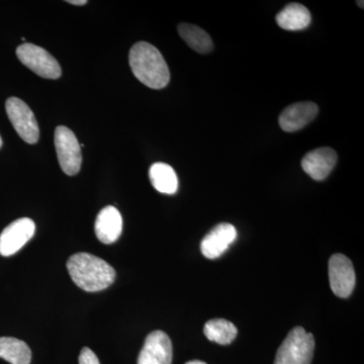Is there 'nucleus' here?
<instances>
[{
    "label": "nucleus",
    "mask_w": 364,
    "mask_h": 364,
    "mask_svg": "<svg viewBox=\"0 0 364 364\" xmlns=\"http://www.w3.org/2000/svg\"><path fill=\"white\" fill-rule=\"evenodd\" d=\"M337 163V153L332 148L323 147L306 153L301 160V167L314 181H324L331 173Z\"/></svg>",
    "instance_id": "11"
},
{
    "label": "nucleus",
    "mask_w": 364,
    "mask_h": 364,
    "mask_svg": "<svg viewBox=\"0 0 364 364\" xmlns=\"http://www.w3.org/2000/svg\"><path fill=\"white\" fill-rule=\"evenodd\" d=\"M132 72L140 82L152 90L166 87L170 72L161 53L154 46L146 42L136 43L129 55Z\"/></svg>",
    "instance_id": "2"
},
{
    "label": "nucleus",
    "mask_w": 364,
    "mask_h": 364,
    "mask_svg": "<svg viewBox=\"0 0 364 364\" xmlns=\"http://www.w3.org/2000/svg\"><path fill=\"white\" fill-rule=\"evenodd\" d=\"M153 188L165 195H174L178 188V179L174 169L166 163H154L149 170Z\"/></svg>",
    "instance_id": "15"
},
{
    "label": "nucleus",
    "mask_w": 364,
    "mask_h": 364,
    "mask_svg": "<svg viewBox=\"0 0 364 364\" xmlns=\"http://www.w3.org/2000/svg\"><path fill=\"white\" fill-rule=\"evenodd\" d=\"M329 279L333 293L348 298L355 287V272L350 259L343 254H334L329 260Z\"/></svg>",
    "instance_id": "7"
},
{
    "label": "nucleus",
    "mask_w": 364,
    "mask_h": 364,
    "mask_svg": "<svg viewBox=\"0 0 364 364\" xmlns=\"http://www.w3.org/2000/svg\"><path fill=\"white\" fill-rule=\"evenodd\" d=\"M54 142L61 169L67 176H76L81 168L82 155L80 144L75 134L67 127H57L55 130Z\"/></svg>",
    "instance_id": "4"
},
{
    "label": "nucleus",
    "mask_w": 364,
    "mask_h": 364,
    "mask_svg": "<svg viewBox=\"0 0 364 364\" xmlns=\"http://www.w3.org/2000/svg\"><path fill=\"white\" fill-rule=\"evenodd\" d=\"M2 147V139L1 136H0V148Z\"/></svg>",
    "instance_id": "22"
},
{
    "label": "nucleus",
    "mask_w": 364,
    "mask_h": 364,
    "mask_svg": "<svg viewBox=\"0 0 364 364\" xmlns=\"http://www.w3.org/2000/svg\"><path fill=\"white\" fill-rule=\"evenodd\" d=\"M178 33L188 47L200 54H208L214 49V43L210 35L200 26L191 23H181L178 26Z\"/></svg>",
    "instance_id": "16"
},
{
    "label": "nucleus",
    "mask_w": 364,
    "mask_h": 364,
    "mask_svg": "<svg viewBox=\"0 0 364 364\" xmlns=\"http://www.w3.org/2000/svg\"><path fill=\"white\" fill-rule=\"evenodd\" d=\"M18 60L33 73L46 79H58L62 71L58 61L39 46L26 43L16 49Z\"/></svg>",
    "instance_id": "5"
},
{
    "label": "nucleus",
    "mask_w": 364,
    "mask_h": 364,
    "mask_svg": "<svg viewBox=\"0 0 364 364\" xmlns=\"http://www.w3.org/2000/svg\"><path fill=\"white\" fill-rule=\"evenodd\" d=\"M237 238V230L229 223H221L203 239L200 250L208 259L223 255Z\"/></svg>",
    "instance_id": "10"
},
{
    "label": "nucleus",
    "mask_w": 364,
    "mask_h": 364,
    "mask_svg": "<svg viewBox=\"0 0 364 364\" xmlns=\"http://www.w3.org/2000/svg\"><path fill=\"white\" fill-rule=\"evenodd\" d=\"M35 231V223L28 218L11 223L0 234V254L6 257L14 255L33 238Z\"/></svg>",
    "instance_id": "8"
},
{
    "label": "nucleus",
    "mask_w": 364,
    "mask_h": 364,
    "mask_svg": "<svg viewBox=\"0 0 364 364\" xmlns=\"http://www.w3.org/2000/svg\"><path fill=\"white\" fill-rule=\"evenodd\" d=\"M186 364H207V363H203V361H200V360H193V361H188V363H186Z\"/></svg>",
    "instance_id": "21"
},
{
    "label": "nucleus",
    "mask_w": 364,
    "mask_h": 364,
    "mask_svg": "<svg viewBox=\"0 0 364 364\" xmlns=\"http://www.w3.org/2000/svg\"><path fill=\"white\" fill-rule=\"evenodd\" d=\"M277 25L287 31H301L308 28L312 21L310 11L303 4L291 2L277 14Z\"/></svg>",
    "instance_id": "14"
},
{
    "label": "nucleus",
    "mask_w": 364,
    "mask_h": 364,
    "mask_svg": "<svg viewBox=\"0 0 364 364\" xmlns=\"http://www.w3.org/2000/svg\"><path fill=\"white\" fill-rule=\"evenodd\" d=\"M173 358L171 340L166 333L153 331L148 335L140 354L138 364H171Z\"/></svg>",
    "instance_id": "9"
},
{
    "label": "nucleus",
    "mask_w": 364,
    "mask_h": 364,
    "mask_svg": "<svg viewBox=\"0 0 364 364\" xmlns=\"http://www.w3.org/2000/svg\"><path fill=\"white\" fill-rule=\"evenodd\" d=\"M6 109L18 136L28 144L37 143L40 138L39 124L30 107L20 98L11 97L6 100Z\"/></svg>",
    "instance_id": "6"
},
{
    "label": "nucleus",
    "mask_w": 364,
    "mask_h": 364,
    "mask_svg": "<svg viewBox=\"0 0 364 364\" xmlns=\"http://www.w3.org/2000/svg\"><path fill=\"white\" fill-rule=\"evenodd\" d=\"M205 337L210 341L221 345L232 343L238 334L236 326L225 318H213L203 328Z\"/></svg>",
    "instance_id": "18"
},
{
    "label": "nucleus",
    "mask_w": 364,
    "mask_h": 364,
    "mask_svg": "<svg viewBox=\"0 0 364 364\" xmlns=\"http://www.w3.org/2000/svg\"><path fill=\"white\" fill-rule=\"evenodd\" d=\"M98 240L104 244L116 242L123 231V218L117 208L107 205L97 215L95 225Z\"/></svg>",
    "instance_id": "13"
},
{
    "label": "nucleus",
    "mask_w": 364,
    "mask_h": 364,
    "mask_svg": "<svg viewBox=\"0 0 364 364\" xmlns=\"http://www.w3.org/2000/svg\"><path fill=\"white\" fill-rule=\"evenodd\" d=\"M67 269L74 284L90 293L104 291L116 280L114 268L107 261L90 253H77L67 261Z\"/></svg>",
    "instance_id": "1"
},
{
    "label": "nucleus",
    "mask_w": 364,
    "mask_h": 364,
    "mask_svg": "<svg viewBox=\"0 0 364 364\" xmlns=\"http://www.w3.org/2000/svg\"><path fill=\"white\" fill-rule=\"evenodd\" d=\"M78 360L79 364H100L95 352L88 348V347H85L81 350Z\"/></svg>",
    "instance_id": "19"
},
{
    "label": "nucleus",
    "mask_w": 364,
    "mask_h": 364,
    "mask_svg": "<svg viewBox=\"0 0 364 364\" xmlns=\"http://www.w3.org/2000/svg\"><path fill=\"white\" fill-rule=\"evenodd\" d=\"M67 2L73 4V6H85V4H87V1H85V0H69Z\"/></svg>",
    "instance_id": "20"
},
{
    "label": "nucleus",
    "mask_w": 364,
    "mask_h": 364,
    "mask_svg": "<svg viewBox=\"0 0 364 364\" xmlns=\"http://www.w3.org/2000/svg\"><path fill=\"white\" fill-rule=\"evenodd\" d=\"M318 112V105L311 102H296L286 107L280 114V128L287 133L301 130L315 119Z\"/></svg>",
    "instance_id": "12"
},
{
    "label": "nucleus",
    "mask_w": 364,
    "mask_h": 364,
    "mask_svg": "<svg viewBox=\"0 0 364 364\" xmlns=\"http://www.w3.org/2000/svg\"><path fill=\"white\" fill-rule=\"evenodd\" d=\"M315 339L303 327H296L287 334L275 356L274 364H311Z\"/></svg>",
    "instance_id": "3"
},
{
    "label": "nucleus",
    "mask_w": 364,
    "mask_h": 364,
    "mask_svg": "<svg viewBox=\"0 0 364 364\" xmlns=\"http://www.w3.org/2000/svg\"><path fill=\"white\" fill-rule=\"evenodd\" d=\"M0 358L11 364H30L32 351L21 340L0 337Z\"/></svg>",
    "instance_id": "17"
}]
</instances>
